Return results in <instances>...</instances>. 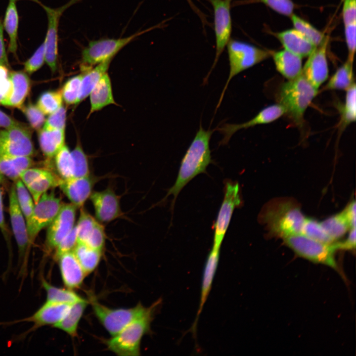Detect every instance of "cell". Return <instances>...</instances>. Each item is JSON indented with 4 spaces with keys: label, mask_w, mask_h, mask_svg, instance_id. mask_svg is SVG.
<instances>
[{
    "label": "cell",
    "mask_w": 356,
    "mask_h": 356,
    "mask_svg": "<svg viewBox=\"0 0 356 356\" xmlns=\"http://www.w3.org/2000/svg\"><path fill=\"white\" fill-rule=\"evenodd\" d=\"M9 212L13 234L18 248L19 274L24 276L27 268V255L29 248L26 222L19 205L15 185L9 193Z\"/></svg>",
    "instance_id": "obj_9"
},
{
    "label": "cell",
    "mask_w": 356,
    "mask_h": 356,
    "mask_svg": "<svg viewBox=\"0 0 356 356\" xmlns=\"http://www.w3.org/2000/svg\"><path fill=\"white\" fill-rule=\"evenodd\" d=\"M8 77V70L7 66L0 64V80L6 79Z\"/></svg>",
    "instance_id": "obj_59"
},
{
    "label": "cell",
    "mask_w": 356,
    "mask_h": 356,
    "mask_svg": "<svg viewBox=\"0 0 356 356\" xmlns=\"http://www.w3.org/2000/svg\"><path fill=\"white\" fill-rule=\"evenodd\" d=\"M15 182V187L18 202L27 222L30 218L34 208V200L21 180L19 178Z\"/></svg>",
    "instance_id": "obj_43"
},
{
    "label": "cell",
    "mask_w": 356,
    "mask_h": 356,
    "mask_svg": "<svg viewBox=\"0 0 356 356\" xmlns=\"http://www.w3.org/2000/svg\"><path fill=\"white\" fill-rule=\"evenodd\" d=\"M111 59L99 63L93 68H87L85 73L82 74L78 104L89 95L101 77L106 72Z\"/></svg>",
    "instance_id": "obj_31"
},
{
    "label": "cell",
    "mask_w": 356,
    "mask_h": 356,
    "mask_svg": "<svg viewBox=\"0 0 356 356\" xmlns=\"http://www.w3.org/2000/svg\"><path fill=\"white\" fill-rule=\"evenodd\" d=\"M337 249L353 250L356 248V228L350 229L348 237L343 242H336Z\"/></svg>",
    "instance_id": "obj_55"
},
{
    "label": "cell",
    "mask_w": 356,
    "mask_h": 356,
    "mask_svg": "<svg viewBox=\"0 0 356 356\" xmlns=\"http://www.w3.org/2000/svg\"><path fill=\"white\" fill-rule=\"evenodd\" d=\"M12 0V1H15L18 0ZM33 0V1H36V2H38V0Z\"/></svg>",
    "instance_id": "obj_61"
},
{
    "label": "cell",
    "mask_w": 356,
    "mask_h": 356,
    "mask_svg": "<svg viewBox=\"0 0 356 356\" xmlns=\"http://www.w3.org/2000/svg\"><path fill=\"white\" fill-rule=\"evenodd\" d=\"M353 62L349 60L340 67L330 78L323 90H347L355 83Z\"/></svg>",
    "instance_id": "obj_33"
},
{
    "label": "cell",
    "mask_w": 356,
    "mask_h": 356,
    "mask_svg": "<svg viewBox=\"0 0 356 356\" xmlns=\"http://www.w3.org/2000/svg\"><path fill=\"white\" fill-rule=\"evenodd\" d=\"M214 10V31L216 37V55L212 70L230 39L232 20L230 5L232 0H209Z\"/></svg>",
    "instance_id": "obj_13"
},
{
    "label": "cell",
    "mask_w": 356,
    "mask_h": 356,
    "mask_svg": "<svg viewBox=\"0 0 356 356\" xmlns=\"http://www.w3.org/2000/svg\"><path fill=\"white\" fill-rule=\"evenodd\" d=\"M2 28V25L0 21V64L8 66V62L4 42Z\"/></svg>",
    "instance_id": "obj_56"
},
{
    "label": "cell",
    "mask_w": 356,
    "mask_h": 356,
    "mask_svg": "<svg viewBox=\"0 0 356 356\" xmlns=\"http://www.w3.org/2000/svg\"><path fill=\"white\" fill-rule=\"evenodd\" d=\"M220 251V249L216 248L212 246L206 262L203 274L199 305L194 322L189 329L190 332L192 333L195 338H196L198 319L210 292L213 279L218 266Z\"/></svg>",
    "instance_id": "obj_22"
},
{
    "label": "cell",
    "mask_w": 356,
    "mask_h": 356,
    "mask_svg": "<svg viewBox=\"0 0 356 356\" xmlns=\"http://www.w3.org/2000/svg\"><path fill=\"white\" fill-rule=\"evenodd\" d=\"M20 179L28 189L35 204L48 189L58 186L61 180L50 171L37 168L24 170L21 173Z\"/></svg>",
    "instance_id": "obj_17"
},
{
    "label": "cell",
    "mask_w": 356,
    "mask_h": 356,
    "mask_svg": "<svg viewBox=\"0 0 356 356\" xmlns=\"http://www.w3.org/2000/svg\"><path fill=\"white\" fill-rule=\"evenodd\" d=\"M2 178H3V177H2V175H1V174L0 173V182H1V181L2 180Z\"/></svg>",
    "instance_id": "obj_60"
},
{
    "label": "cell",
    "mask_w": 356,
    "mask_h": 356,
    "mask_svg": "<svg viewBox=\"0 0 356 356\" xmlns=\"http://www.w3.org/2000/svg\"><path fill=\"white\" fill-rule=\"evenodd\" d=\"M64 140V130L43 128L39 134L40 148L44 155L48 158L55 156L65 145Z\"/></svg>",
    "instance_id": "obj_30"
},
{
    "label": "cell",
    "mask_w": 356,
    "mask_h": 356,
    "mask_svg": "<svg viewBox=\"0 0 356 356\" xmlns=\"http://www.w3.org/2000/svg\"><path fill=\"white\" fill-rule=\"evenodd\" d=\"M224 191L223 199L213 225V247L218 249L221 248L234 209L241 203L240 187L238 182L226 181Z\"/></svg>",
    "instance_id": "obj_10"
},
{
    "label": "cell",
    "mask_w": 356,
    "mask_h": 356,
    "mask_svg": "<svg viewBox=\"0 0 356 356\" xmlns=\"http://www.w3.org/2000/svg\"><path fill=\"white\" fill-rule=\"evenodd\" d=\"M55 167L60 178L66 180L74 178V163L68 147L64 145L56 153Z\"/></svg>",
    "instance_id": "obj_38"
},
{
    "label": "cell",
    "mask_w": 356,
    "mask_h": 356,
    "mask_svg": "<svg viewBox=\"0 0 356 356\" xmlns=\"http://www.w3.org/2000/svg\"><path fill=\"white\" fill-rule=\"evenodd\" d=\"M342 18L344 25L356 22V0H344Z\"/></svg>",
    "instance_id": "obj_53"
},
{
    "label": "cell",
    "mask_w": 356,
    "mask_h": 356,
    "mask_svg": "<svg viewBox=\"0 0 356 356\" xmlns=\"http://www.w3.org/2000/svg\"><path fill=\"white\" fill-rule=\"evenodd\" d=\"M71 305L46 301L32 315L14 321L13 323L33 322L34 326L32 330L45 325H53L66 315Z\"/></svg>",
    "instance_id": "obj_21"
},
{
    "label": "cell",
    "mask_w": 356,
    "mask_h": 356,
    "mask_svg": "<svg viewBox=\"0 0 356 356\" xmlns=\"http://www.w3.org/2000/svg\"><path fill=\"white\" fill-rule=\"evenodd\" d=\"M0 229L1 230L3 235L4 236L5 239L8 241L9 232H8V230L7 229V226L6 225V223H5V222L4 221L3 211L2 193H1L0 189Z\"/></svg>",
    "instance_id": "obj_57"
},
{
    "label": "cell",
    "mask_w": 356,
    "mask_h": 356,
    "mask_svg": "<svg viewBox=\"0 0 356 356\" xmlns=\"http://www.w3.org/2000/svg\"><path fill=\"white\" fill-rule=\"evenodd\" d=\"M61 199L53 192L44 193L35 204L32 214L26 222L30 246L39 233L48 226L54 220L62 205Z\"/></svg>",
    "instance_id": "obj_8"
},
{
    "label": "cell",
    "mask_w": 356,
    "mask_h": 356,
    "mask_svg": "<svg viewBox=\"0 0 356 356\" xmlns=\"http://www.w3.org/2000/svg\"><path fill=\"white\" fill-rule=\"evenodd\" d=\"M61 91H47L42 93L37 106L44 115H50L62 105Z\"/></svg>",
    "instance_id": "obj_41"
},
{
    "label": "cell",
    "mask_w": 356,
    "mask_h": 356,
    "mask_svg": "<svg viewBox=\"0 0 356 356\" xmlns=\"http://www.w3.org/2000/svg\"><path fill=\"white\" fill-rule=\"evenodd\" d=\"M263 3L276 12L284 16L290 17L293 14L295 5L292 0H255Z\"/></svg>",
    "instance_id": "obj_46"
},
{
    "label": "cell",
    "mask_w": 356,
    "mask_h": 356,
    "mask_svg": "<svg viewBox=\"0 0 356 356\" xmlns=\"http://www.w3.org/2000/svg\"><path fill=\"white\" fill-rule=\"evenodd\" d=\"M285 244L298 256L315 263L328 266L337 270L334 254L338 250L336 243H322L302 234L283 238Z\"/></svg>",
    "instance_id": "obj_6"
},
{
    "label": "cell",
    "mask_w": 356,
    "mask_h": 356,
    "mask_svg": "<svg viewBox=\"0 0 356 356\" xmlns=\"http://www.w3.org/2000/svg\"><path fill=\"white\" fill-rule=\"evenodd\" d=\"M88 304L89 301L85 299L72 304L66 315L52 326L75 337L79 322Z\"/></svg>",
    "instance_id": "obj_28"
},
{
    "label": "cell",
    "mask_w": 356,
    "mask_h": 356,
    "mask_svg": "<svg viewBox=\"0 0 356 356\" xmlns=\"http://www.w3.org/2000/svg\"><path fill=\"white\" fill-rule=\"evenodd\" d=\"M73 252L87 275L97 267L102 254V251L83 243H78Z\"/></svg>",
    "instance_id": "obj_32"
},
{
    "label": "cell",
    "mask_w": 356,
    "mask_h": 356,
    "mask_svg": "<svg viewBox=\"0 0 356 356\" xmlns=\"http://www.w3.org/2000/svg\"><path fill=\"white\" fill-rule=\"evenodd\" d=\"M290 17L294 28L315 46H318L324 41L326 35L310 23L294 13Z\"/></svg>",
    "instance_id": "obj_36"
},
{
    "label": "cell",
    "mask_w": 356,
    "mask_h": 356,
    "mask_svg": "<svg viewBox=\"0 0 356 356\" xmlns=\"http://www.w3.org/2000/svg\"><path fill=\"white\" fill-rule=\"evenodd\" d=\"M31 127L39 130L45 122L44 114L37 105L29 104L22 109Z\"/></svg>",
    "instance_id": "obj_50"
},
{
    "label": "cell",
    "mask_w": 356,
    "mask_h": 356,
    "mask_svg": "<svg viewBox=\"0 0 356 356\" xmlns=\"http://www.w3.org/2000/svg\"><path fill=\"white\" fill-rule=\"evenodd\" d=\"M80 0H71L65 5L56 8L42 5L47 17V29L44 42L45 49V61L54 72L57 67L58 52V27L60 18L63 12L73 4Z\"/></svg>",
    "instance_id": "obj_15"
},
{
    "label": "cell",
    "mask_w": 356,
    "mask_h": 356,
    "mask_svg": "<svg viewBox=\"0 0 356 356\" xmlns=\"http://www.w3.org/2000/svg\"><path fill=\"white\" fill-rule=\"evenodd\" d=\"M66 119V110L62 105L55 112L50 114L45 121L44 129L64 130Z\"/></svg>",
    "instance_id": "obj_47"
},
{
    "label": "cell",
    "mask_w": 356,
    "mask_h": 356,
    "mask_svg": "<svg viewBox=\"0 0 356 356\" xmlns=\"http://www.w3.org/2000/svg\"><path fill=\"white\" fill-rule=\"evenodd\" d=\"M277 71L288 80L302 74V58L284 49L270 51Z\"/></svg>",
    "instance_id": "obj_26"
},
{
    "label": "cell",
    "mask_w": 356,
    "mask_h": 356,
    "mask_svg": "<svg viewBox=\"0 0 356 356\" xmlns=\"http://www.w3.org/2000/svg\"><path fill=\"white\" fill-rule=\"evenodd\" d=\"M8 78L10 88L0 104L8 107H21L30 90L29 78L22 71L12 72Z\"/></svg>",
    "instance_id": "obj_24"
},
{
    "label": "cell",
    "mask_w": 356,
    "mask_h": 356,
    "mask_svg": "<svg viewBox=\"0 0 356 356\" xmlns=\"http://www.w3.org/2000/svg\"><path fill=\"white\" fill-rule=\"evenodd\" d=\"M356 22L344 25L345 36L348 50V57L347 59L353 62L354 61L356 48Z\"/></svg>",
    "instance_id": "obj_52"
},
{
    "label": "cell",
    "mask_w": 356,
    "mask_h": 356,
    "mask_svg": "<svg viewBox=\"0 0 356 356\" xmlns=\"http://www.w3.org/2000/svg\"><path fill=\"white\" fill-rule=\"evenodd\" d=\"M265 218L270 231L282 238L300 234L306 219L299 208L290 202L271 207Z\"/></svg>",
    "instance_id": "obj_5"
},
{
    "label": "cell",
    "mask_w": 356,
    "mask_h": 356,
    "mask_svg": "<svg viewBox=\"0 0 356 356\" xmlns=\"http://www.w3.org/2000/svg\"><path fill=\"white\" fill-rule=\"evenodd\" d=\"M89 301L96 317L112 336L142 316L148 308L139 303L128 309L109 308L101 304L92 295L89 296Z\"/></svg>",
    "instance_id": "obj_7"
},
{
    "label": "cell",
    "mask_w": 356,
    "mask_h": 356,
    "mask_svg": "<svg viewBox=\"0 0 356 356\" xmlns=\"http://www.w3.org/2000/svg\"><path fill=\"white\" fill-rule=\"evenodd\" d=\"M34 147L29 131L20 124L0 130V154L31 157Z\"/></svg>",
    "instance_id": "obj_12"
},
{
    "label": "cell",
    "mask_w": 356,
    "mask_h": 356,
    "mask_svg": "<svg viewBox=\"0 0 356 356\" xmlns=\"http://www.w3.org/2000/svg\"><path fill=\"white\" fill-rule=\"evenodd\" d=\"M19 17L15 1L9 0L3 21V27L9 37L8 50L15 53L17 48Z\"/></svg>",
    "instance_id": "obj_34"
},
{
    "label": "cell",
    "mask_w": 356,
    "mask_h": 356,
    "mask_svg": "<svg viewBox=\"0 0 356 356\" xmlns=\"http://www.w3.org/2000/svg\"><path fill=\"white\" fill-rule=\"evenodd\" d=\"M302 74L282 84L278 95V103L286 110V114L296 123H301L308 107L318 93Z\"/></svg>",
    "instance_id": "obj_3"
},
{
    "label": "cell",
    "mask_w": 356,
    "mask_h": 356,
    "mask_svg": "<svg viewBox=\"0 0 356 356\" xmlns=\"http://www.w3.org/2000/svg\"><path fill=\"white\" fill-rule=\"evenodd\" d=\"M96 181V178L89 174L83 177L61 179L58 186L71 203L78 208L82 207L89 198Z\"/></svg>",
    "instance_id": "obj_20"
},
{
    "label": "cell",
    "mask_w": 356,
    "mask_h": 356,
    "mask_svg": "<svg viewBox=\"0 0 356 356\" xmlns=\"http://www.w3.org/2000/svg\"><path fill=\"white\" fill-rule=\"evenodd\" d=\"M105 243L104 226L98 222L84 244L103 252Z\"/></svg>",
    "instance_id": "obj_48"
},
{
    "label": "cell",
    "mask_w": 356,
    "mask_h": 356,
    "mask_svg": "<svg viewBox=\"0 0 356 356\" xmlns=\"http://www.w3.org/2000/svg\"><path fill=\"white\" fill-rule=\"evenodd\" d=\"M63 283L67 288H79L87 274L73 251L60 255L57 259Z\"/></svg>",
    "instance_id": "obj_23"
},
{
    "label": "cell",
    "mask_w": 356,
    "mask_h": 356,
    "mask_svg": "<svg viewBox=\"0 0 356 356\" xmlns=\"http://www.w3.org/2000/svg\"><path fill=\"white\" fill-rule=\"evenodd\" d=\"M162 303L159 299L147 308L140 317L129 324L116 335L105 341L107 349L118 356L140 355V343L144 335L151 333V323Z\"/></svg>",
    "instance_id": "obj_2"
},
{
    "label": "cell",
    "mask_w": 356,
    "mask_h": 356,
    "mask_svg": "<svg viewBox=\"0 0 356 356\" xmlns=\"http://www.w3.org/2000/svg\"><path fill=\"white\" fill-rule=\"evenodd\" d=\"M33 163L31 157L0 154V173L15 181L20 178L21 173L31 168Z\"/></svg>",
    "instance_id": "obj_29"
},
{
    "label": "cell",
    "mask_w": 356,
    "mask_h": 356,
    "mask_svg": "<svg viewBox=\"0 0 356 356\" xmlns=\"http://www.w3.org/2000/svg\"><path fill=\"white\" fill-rule=\"evenodd\" d=\"M214 130H205L200 124L199 129L183 156L174 184L165 197L173 196L172 210L180 191L197 175L206 172L212 162L210 140Z\"/></svg>",
    "instance_id": "obj_1"
},
{
    "label": "cell",
    "mask_w": 356,
    "mask_h": 356,
    "mask_svg": "<svg viewBox=\"0 0 356 356\" xmlns=\"http://www.w3.org/2000/svg\"><path fill=\"white\" fill-rule=\"evenodd\" d=\"M10 88V82L8 78L0 80V104L7 94Z\"/></svg>",
    "instance_id": "obj_58"
},
{
    "label": "cell",
    "mask_w": 356,
    "mask_h": 356,
    "mask_svg": "<svg viewBox=\"0 0 356 356\" xmlns=\"http://www.w3.org/2000/svg\"><path fill=\"white\" fill-rule=\"evenodd\" d=\"M320 223L325 231L334 241L342 237L351 229L342 212L326 219Z\"/></svg>",
    "instance_id": "obj_37"
},
{
    "label": "cell",
    "mask_w": 356,
    "mask_h": 356,
    "mask_svg": "<svg viewBox=\"0 0 356 356\" xmlns=\"http://www.w3.org/2000/svg\"><path fill=\"white\" fill-rule=\"evenodd\" d=\"M329 41V36L326 35L322 44L316 46L308 56L303 68V75L316 89H318L328 78L327 49Z\"/></svg>",
    "instance_id": "obj_16"
},
{
    "label": "cell",
    "mask_w": 356,
    "mask_h": 356,
    "mask_svg": "<svg viewBox=\"0 0 356 356\" xmlns=\"http://www.w3.org/2000/svg\"><path fill=\"white\" fill-rule=\"evenodd\" d=\"M356 202L352 201L342 212L347 221L350 228H356Z\"/></svg>",
    "instance_id": "obj_54"
},
{
    "label": "cell",
    "mask_w": 356,
    "mask_h": 356,
    "mask_svg": "<svg viewBox=\"0 0 356 356\" xmlns=\"http://www.w3.org/2000/svg\"><path fill=\"white\" fill-rule=\"evenodd\" d=\"M273 34L285 49L302 58L308 57L316 47L294 28L273 33Z\"/></svg>",
    "instance_id": "obj_25"
},
{
    "label": "cell",
    "mask_w": 356,
    "mask_h": 356,
    "mask_svg": "<svg viewBox=\"0 0 356 356\" xmlns=\"http://www.w3.org/2000/svg\"><path fill=\"white\" fill-rule=\"evenodd\" d=\"M300 234L326 244L335 242L326 233L320 222L312 218L305 219Z\"/></svg>",
    "instance_id": "obj_40"
},
{
    "label": "cell",
    "mask_w": 356,
    "mask_h": 356,
    "mask_svg": "<svg viewBox=\"0 0 356 356\" xmlns=\"http://www.w3.org/2000/svg\"><path fill=\"white\" fill-rule=\"evenodd\" d=\"M226 46L229 73L216 109L220 107L229 83L233 77L270 56V51L266 50L249 43L234 39H230Z\"/></svg>",
    "instance_id": "obj_4"
},
{
    "label": "cell",
    "mask_w": 356,
    "mask_h": 356,
    "mask_svg": "<svg viewBox=\"0 0 356 356\" xmlns=\"http://www.w3.org/2000/svg\"><path fill=\"white\" fill-rule=\"evenodd\" d=\"M356 84L346 90V99L344 104L340 106L341 127L344 129L350 123L356 121Z\"/></svg>",
    "instance_id": "obj_39"
},
{
    "label": "cell",
    "mask_w": 356,
    "mask_h": 356,
    "mask_svg": "<svg viewBox=\"0 0 356 356\" xmlns=\"http://www.w3.org/2000/svg\"><path fill=\"white\" fill-rule=\"evenodd\" d=\"M187 0L188 1V2H189V3H192V1H191V0Z\"/></svg>",
    "instance_id": "obj_62"
},
{
    "label": "cell",
    "mask_w": 356,
    "mask_h": 356,
    "mask_svg": "<svg viewBox=\"0 0 356 356\" xmlns=\"http://www.w3.org/2000/svg\"><path fill=\"white\" fill-rule=\"evenodd\" d=\"M78 244L76 226L61 241L55 249L54 258L56 260L60 255L73 251Z\"/></svg>",
    "instance_id": "obj_49"
},
{
    "label": "cell",
    "mask_w": 356,
    "mask_h": 356,
    "mask_svg": "<svg viewBox=\"0 0 356 356\" xmlns=\"http://www.w3.org/2000/svg\"><path fill=\"white\" fill-rule=\"evenodd\" d=\"M41 283L46 292L47 302L72 304L84 299L72 289L51 285L44 277L41 279Z\"/></svg>",
    "instance_id": "obj_35"
},
{
    "label": "cell",
    "mask_w": 356,
    "mask_h": 356,
    "mask_svg": "<svg viewBox=\"0 0 356 356\" xmlns=\"http://www.w3.org/2000/svg\"><path fill=\"white\" fill-rule=\"evenodd\" d=\"M98 222L84 209H81L79 218L75 225L78 243H85Z\"/></svg>",
    "instance_id": "obj_42"
},
{
    "label": "cell",
    "mask_w": 356,
    "mask_h": 356,
    "mask_svg": "<svg viewBox=\"0 0 356 356\" xmlns=\"http://www.w3.org/2000/svg\"><path fill=\"white\" fill-rule=\"evenodd\" d=\"M45 61V49L43 43L35 51L32 56L24 63L26 72L32 74L40 69Z\"/></svg>",
    "instance_id": "obj_51"
},
{
    "label": "cell",
    "mask_w": 356,
    "mask_h": 356,
    "mask_svg": "<svg viewBox=\"0 0 356 356\" xmlns=\"http://www.w3.org/2000/svg\"><path fill=\"white\" fill-rule=\"evenodd\" d=\"M90 110L89 115L110 104H115L109 76L106 72L89 94Z\"/></svg>",
    "instance_id": "obj_27"
},
{
    "label": "cell",
    "mask_w": 356,
    "mask_h": 356,
    "mask_svg": "<svg viewBox=\"0 0 356 356\" xmlns=\"http://www.w3.org/2000/svg\"><path fill=\"white\" fill-rule=\"evenodd\" d=\"M77 208L72 203L62 204L58 214L48 226L45 239L46 251L54 250L74 228Z\"/></svg>",
    "instance_id": "obj_14"
},
{
    "label": "cell",
    "mask_w": 356,
    "mask_h": 356,
    "mask_svg": "<svg viewBox=\"0 0 356 356\" xmlns=\"http://www.w3.org/2000/svg\"><path fill=\"white\" fill-rule=\"evenodd\" d=\"M151 28L119 39H103L90 41L82 51V60L86 66L100 63L112 59L123 47L137 37Z\"/></svg>",
    "instance_id": "obj_11"
},
{
    "label": "cell",
    "mask_w": 356,
    "mask_h": 356,
    "mask_svg": "<svg viewBox=\"0 0 356 356\" xmlns=\"http://www.w3.org/2000/svg\"><path fill=\"white\" fill-rule=\"evenodd\" d=\"M71 153L74 163V178L89 175L90 173L87 157L79 143H77Z\"/></svg>",
    "instance_id": "obj_45"
},
{
    "label": "cell",
    "mask_w": 356,
    "mask_h": 356,
    "mask_svg": "<svg viewBox=\"0 0 356 356\" xmlns=\"http://www.w3.org/2000/svg\"><path fill=\"white\" fill-rule=\"evenodd\" d=\"M89 198L96 220L100 222H110L122 214L119 196L111 188L93 191Z\"/></svg>",
    "instance_id": "obj_19"
},
{
    "label": "cell",
    "mask_w": 356,
    "mask_h": 356,
    "mask_svg": "<svg viewBox=\"0 0 356 356\" xmlns=\"http://www.w3.org/2000/svg\"><path fill=\"white\" fill-rule=\"evenodd\" d=\"M82 74L69 79L64 85L61 93L65 102L69 105L78 104Z\"/></svg>",
    "instance_id": "obj_44"
},
{
    "label": "cell",
    "mask_w": 356,
    "mask_h": 356,
    "mask_svg": "<svg viewBox=\"0 0 356 356\" xmlns=\"http://www.w3.org/2000/svg\"><path fill=\"white\" fill-rule=\"evenodd\" d=\"M284 114H286L285 109L282 105L277 103L264 108L252 119L244 123L223 124L218 129V131L223 135L220 144H226L232 135L241 129H246L256 125L271 123L278 119Z\"/></svg>",
    "instance_id": "obj_18"
}]
</instances>
